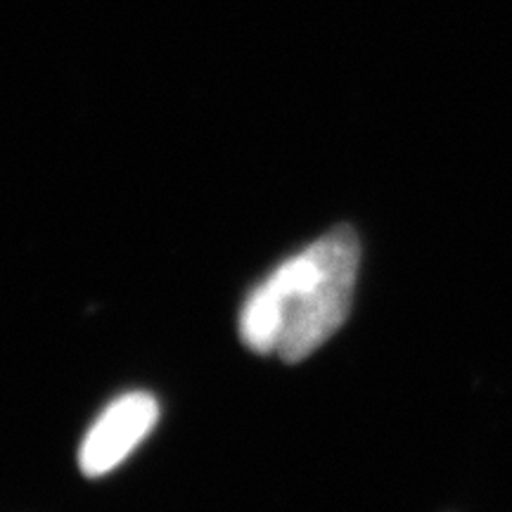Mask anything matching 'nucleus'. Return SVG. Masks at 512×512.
Segmentation results:
<instances>
[{
  "label": "nucleus",
  "mask_w": 512,
  "mask_h": 512,
  "mask_svg": "<svg viewBox=\"0 0 512 512\" xmlns=\"http://www.w3.org/2000/svg\"><path fill=\"white\" fill-rule=\"evenodd\" d=\"M159 403L147 392H128L102 411L81 441L79 465L83 475L102 477L131 456L155 430Z\"/></svg>",
  "instance_id": "obj_2"
},
{
  "label": "nucleus",
  "mask_w": 512,
  "mask_h": 512,
  "mask_svg": "<svg viewBox=\"0 0 512 512\" xmlns=\"http://www.w3.org/2000/svg\"><path fill=\"white\" fill-rule=\"evenodd\" d=\"M361 266L354 228L337 226L285 259L256 285L240 311V337L254 354L299 363L349 318Z\"/></svg>",
  "instance_id": "obj_1"
}]
</instances>
